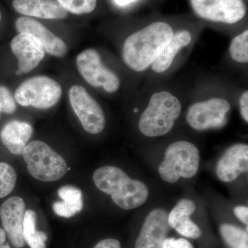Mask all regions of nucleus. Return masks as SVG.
<instances>
[{
	"instance_id": "1",
	"label": "nucleus",
	"mask_w": 248,
	"mask_h": 248,
	"mask_svg": "<svg viewBox=\"0 0 248 248\" xmlns=\"http://www.w3.org/2000/svg\"><path fill=\"white\" fill-rule=\"evenodd\" d=\"M175 31L169 23L156 21L130 34L122 46V60L131 71L143 73L151 68Z\"/></svg>"
},
{
	"instance_id": "2",
	"label": "nucleus",
	"mask_w": 248,
	"mask_h": 248,
	"mask_svg": "<svg viewBox=\"0 0 248 248\" xmlns=\"http://www.w3.org/2000/svg\"><path fill=\"white\" fill-rule=\"evenodd\" d=\"M93 179L96 187L110 195L112 202L123 210L138 208L148 200V186L141 181L131 179L120 168L102 166L94 171Z\"/></svg>"
},
{
	"instance_id": "3",
	"label": "nucleus",
	"mask_w": 248,
	"mask_h": 248,
	"mask_svg": "<svg viewBox=\"0 0 248 248\" xmlns=\"http://www.w3.org/2000/svg\"><path fill=\"white\" fill-rule=\"evenodd\" d=\"M182 110V103L172 93L168 91L155 92L140 117L139 130L147 138L164 136L174 128Z\"/></svg>"
},
{
	"instance_id": "4",
	"label": "nucleus",
	"mask_w": 248,
	"mask_h": 248,
	"mask_svg": "<svg viewBox=\"0 0 248 248\" xmlns=\"http://www.w3.org/2000/svg\"><path fill=\"white\" fill-rule=\"evenodd\" d=\"M200 152L191 142L177 141L171 143L159 166V174L164 182L174 184L179 179L195 177L200 166Z\"/></svg>"
},
{
	"instance_id": "5",
	"label": "nucleus",
	"mask_w": 248,
	"mask_h": 248,
	"mask_svg": "<svg viewBox=\"0 0 248 248\" xmlns=\"http://www.w3.org/2000/svg\"><path fill=\"white\" fill-rule=\"evenodd\" d=\"M22 155L31 175L41 182H56L68 170L65 159L45 142H30Z\"/></svg>"
},
{
	"instance_id": "6",
	"label": "nucleus",
	"mask_w": 248,
	"mask_h": 248,
	"mask_svg": "<svg viewBox=\"0 0 248 248\" xmlns=\"http://www.w3.org/2000/svg\"><path fill=\"white\" fill-rule=\"evenodd\" d=\"M62 89L58 81L47 76H35L23 81L14 93L16 102L21 107L46 110L58 104Z\"/></svg>"
},
{
	"instance_id": "7",
	"label": "nucleus",
	"mask_w": 248,
	"mask_h": 248,
	"mask_svg": "<svg viewBox=\"0 0 248 248\" xmlns=\"http://www.w3.org/2000/svg\"><path fill=\"white\" fill-rule=\"evenodd\" d=\"M76 66L80 76L93 87L101 88L108 93H115L120 89L118 76L104 65L100 55L94 49L81 52L77 57Z\"/></svg>"
},
{
	"instance_id": "8",
	"label": "nucleus",
	"mask_w": 248,
	"mask_h": 248,
	"mask_svg": "<svg viewBox=\"0 0 248 248\" xmlns=\"http://www.w3.org/2000/svg\"><path fill=\"white\" fill-rule=\"evenodd\" d=\"M231 110V103L225 98H210L192 104L187 110L186 121L197 131L219 128L226 124Z\"/></svg>"
},
{
	"instance_id": "9",
	"label": "nucleus",
	"mask_w": 248,
	"mask_h": 248,
	"mask_svg": "<svg viewBox=\"0 0 248 248\" xmlns=\"http://www.w3.org/2000/svg\"><path fill=\"white\" fill-rule=\"evenodd\" d=\"M72 108L87 133L97 135L106 126V117L99 103L81 85H74L69 90Z\"/></svg>"
},
{
	"instance_id": "10",
	"label": "nucleus",
	"mask_w": 248,
	"mask_h": 248,
	"mask_svg": "<svg viewBox=\"0 0 248 248\" xmlns=\"http://www.w3.org/2000/svg\"><path fill=\"white\" fill-rule=\"evenodd\" d=\"M190 3L198 17L210 22L234 24L247 14L243 0H190Z\"/></svg>"
},
{
	"instance_id": "11",
	"label": "nucleus",
	"mask_w": 248,
	"mask_h": 248,
	"mask_svg": "<svg viewBox=\"0 0 248 248\" xmlns=\"http://www.w3.org/2000/svg\"><path fill=\"white\" fill-rule=\"evenodd\" d=\"M10 48L17 59V75L30 73L45 57V50L40 41L28 32H18L10 42Z\"/></svg>"
},
{
	"instance_id": "12",
	"label": "nucleus",
	"mask_w": 248,
	"mask_h": 248,
	"mask_svg": "<svg viewBox=\"0 0 248 248\" xmlns=\"http://www.w3.org/2000/svg\"><path fill=\"white\" fill-rule=\"evenodd\" d=\"M26 204L22 197H10L0 206V219L10 242L16 248H23L26 242L23 235Z\"/></svg>"
},
{
	"instance_id": "13",
	"label": "nucleus",
	"mask_w": 248,
	"mask_h": 248,
	"mask_svg": "<svg viewBox=\"0 0 248 248\" xmlns=\"http://www.w3.org/2000/svg\"><path fill=\"white\" fill-rule=\"evenodd\" d=\"M168 216L169 214L164 209L151 210L145 218L135 248H161L170 229Z\"/></svg>"
},
{
	"instance_id": "14",
	"label": "nucleus",
	"mask_w": 248,
	"mask_h": 248,
	"mask_svg": "<svg viewBox=\"0 0 248 248\" xmlns=\"http://www.w3.org/2000/svg\"><path fill=\"white\" fill-rule=\"evenodd\" d=\"M15 27L18 32H28L37 37L46 53L51 56L62 58L68 52L66 43L34 18L25 16L18 17L15 22Z\"/></svg>"
},
{
	"instance_id": "15",
	"label": "nucleus",
	"mask_w": 248,
	"mask_h": 248,
	"mask_svg": "<svg viewBox=\"0 0 248 248\" xmlns=\"http://www.w3.org/2000/svg\"><path fill=\"white\" fill-rule=\"evenodd\" d=\"M248 170V146L233 145L226 150L217 163V177L223 182H232Z\"/></svg>"
},
{
	"instance_id": "16",
	"label": "nucleus",
	"mask_w": 248,
	"mask_h": 248,
	"mask_svg": "<svg viewBox=\"0 0 248 248\" xmlns=\"http://www.w3.org/2000/svg\"><path fill=\"white\" fill-rule=\"evenodd\" d=\"M12 6L25 17L45 19H63L68 13L56 0H13Z\"/></svg>"
},
{
	"instance_id": "17",
	"label": "nucleus",
	"mask_w": 248,
	"mask_h": 248,
	"mask_svg": "<svg viewBox=\"0 0 248 248\" xmlns=\"http://www.w3.org/2000/svg\"><path fill=\"white\" fill-rule=\"evenodd\" d=\"M192 32L187 29L175 31L169 43L152 64V71L155 74L161 75L169 71L180 52L192 43Z\"/></svg>"
},
{
	"instance_id": "18",
	"label": "nucleus",
	"mask_w": 248,
	"mask_h": 248,
	"mask_svg": "<svg viewBox=\"0 0 248 248\" xmlns=\"http://www.w3.org/2000/svg\"><path fill=\"white\" fill-rule=\"evenodd\" d=\"M32 133L33 128L30 124L10 121L0 130V141L13 155H22Z\"/></svg>"
},
{
	"instance_id": "19",
	"label": "nucleus",
	"mask_w": 248,
	"mask_h": 248,
	"mask_svg": "<svg viewBox=\"0 0 248 248\" xmlns=\"http://www.w3.org/2000/svg\"><path fill=\"white\" fill-rule=\"evenodd\" d=\"M62 202H55L52 205L54 213L63 218H71L84 208L82 192L76 186L66 185L58 191Z\"/></svg>"
},
{
	"instance_id": "20",
	"label": "nucleus",
	"mask_w": 248,
	"mask_h": 248,
	"mask_svg": "<svg viewBox=\"0 0 248 248\" xmlns=\"http://www.w3.org/2000/svg\"><path fill=\"white\" fill-rule=\"evenodd\" d=\"M37 215L33 210H28L24 214V235L25 242L31 248H46L48 237L45 232L37 231L36 228Z\"/></svg>"
},
{
	"instance_id": "21",
	"label": "nucleus",
	"mask_w": 248,
	"mask_h": 248,
	"mask_svg": "<svg viewBox=\"0 0 248 248\" xmlns=\"http://www.w3.org/2000/svg\"><path fill=\"white\" fill-rule=\"evenodd\" d=\"M222 238L231 248H248V227L246 231L242 228L223 223L220 226Z\"/></svg>"
},
{
	"instance_id": "22",
	"label": "nucleus",
	"mask_w": 248,
	"mask_h": 248,
	"mask_svg": "<svg viewBox=\"0 0 248 248\" xmlns=\"http://www.w3.org/2000/svg\"><path fill=\"white\" fill-rule=\"evenodd\" d=\"M196 204L193 201L183 199L172 208L168 216V222L171 228H176L182 222L190 219L191 215L196 211Z\"/></svg>"
},
{
	"instance_id": "23",
	"label": "nucleus",
	"mask_w": 248,
	"mask_h": 248,
	"mask_svg": "<svg viewBox=\"0 0 248 248\" xmlns=\"http://www.w3.org/2000/svg\"><path fill=\"white\" fill-rule=\"evenodd\" d=\"M230 56L233 61L246 64L248 62V30L246 29L231 40Z\"/></svg>"
},
{
	"instance_id": "24",
	"label": "nucleus",
	"mask_w": 248,
	"mask_h": 248,
	"mask_svg": "<svg viewBox=\"0 0 248 248\" xmlns=\"http://www.w3.org/2000/svg\"><path fill=\"white\" fill-rule=\"evenodd\" d=\"M17 175L11 165L0 162V198H4L14 191Z\"/></svg>"
},
{
	"instance_id": "25",
	"label": "nucleus",
	"mask_w": 248,
	"mask_h": 248,
	"mask_svg": "<svg viewBox=\"0 0 248 248\" xmlns=\"http://www.w3.org/2000/svg\"><path fill=\"white\" fill-rule=\"evenodd\" d=\"M59 4L70 14L86 15L91 14L97 7V0H56Z\"/></svg>"
},
{
	"instance_id": "26",
	"label": "nucleus",
	"mask_w": 248,
	"mask_h": 248,
	"mask_svg": "<svg viewBox=\"0 0 248 248\" xmlns=\"http://www.w3.org/2000/svg\"><path fill=\"white\" fill-rule=\"evenodd\" d=\"M16 110L17 102L11 90L7 86L0 84V118L1 114L13 115Z\"/></svg>"
},
{
	"instance_id": "27",
	"label": "nucleus",
	"mask_w": 248,
	"mask_h": 248,
	"mask_svg": "<svg viewBox=\"0 0 248 248\" xmlns=\"http://www.w3.org/2000/svg\"><path fill=\"white\" fill-rule=\"evenodd\" d=\"M174 230L179 234L190 239H197L202 236L200 228L190 218L179 223Z\"/></svg>"
},
{
	"instance_id": "28",
	"label": "nucleus",
	"mask_w": 248,
	"mask_h": 248,
	"mask_svg": "<svg viewBox=\"0 0 248 248\" xmlns=\"http://www.w3.org/2000/svg\"><path fill=\"white\" fill-rule=\"evenodd\" d=\"M161 248H194L192 245L185 239H175L174 238H166L163 241Z\"/></svg>"
},
{
	"instance_id": "29",
	"label": "nucleus",
	"mask_w": 248,
	"mask_h": 248,
	"mask_svg": "<svg viewBox=\"0 0 248 248\" xmlns=\"http://www.w3.org/2000/svg\"><path fill=\"white\" fill-rule=\"evenodd\" d=\"M239 109L245 122H248V91H245L239 98Z\"/></svg>"
},
{
	"instance_id": "30",
	"label": "nucleus",
	"mask_w": 248,
	"mask_h": 248,
	"mask_svg": "<svg viewBox=\"0 0 248 248\" xmlns=\"http://www.w3.org/2000/svg\"><path fill=\"white\" fill-rule=\"evenodd\" d=\"M93 248H122L118 240L115 239H105L99 241Z\"/></svg>"
},
{
	"instance_id": "31",
	"label": "nucleus",
	"mask_w": 248,
	"mask_h": 248,
	"mask_svg": "<svg viewBox=\"0 0 248 248\" xmlns=\"http://www.w3.org/2000/svg\"><path fill=\"white\" fill-rule=\"evenodd\" d=\"M234 213L236 217L248 226V208L247 206H236L234 208Z\"/></svg>"
},
{
	"instance_id": "32",
	"label": "nucleus",
	"mask_w": 248,
	"mask_h": 248,
	"mask_svg": "<svg viewBox=\"0 0 248 248\" xmlns=\"http://www.w3.org/2000/svg\"><path fill=\"white\" fill-rule=\"evenodd\" d=\"M6 239H7V236L6 232L4 229L0 227V248H11Z\"/></svg>"
},
{
	"instance_id": "33",
	"label": "nucleus",
	"mask_w": 248,
	"mask_h": 248,
	"mask_svg": "<svg viewBox=\"0 0 248 248\" xmlns=\"http://www.w3.org/2000/svg\"><path fill=\"white\" fill-rule=\"evenodd\" d=\"M136 1L137 0H113L115 4L120 7H126Z\"/></svg>"
},
{
	"instance_id": "34",
	"label": "nucleus",
	"mask_w": 248,
	"mask_h": 248,
	"mask_svg": "<svg viewBox=\"0 0 248 248\" xmlns=\"http://www.w3.org/2000/svg\"><path fill=\"white\" fill-rule=\"evenodd\" d=\"M2 13H1V9H0V24H1V22H2Z\"/></svg>"
}]
</instances>
